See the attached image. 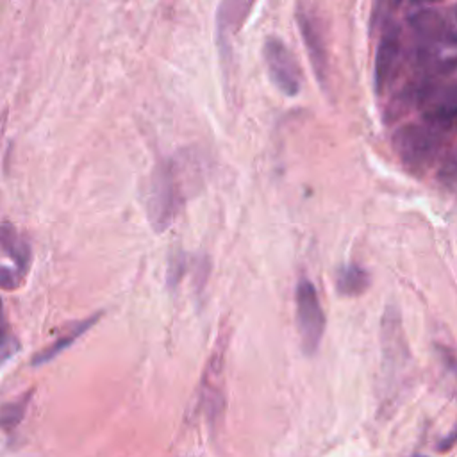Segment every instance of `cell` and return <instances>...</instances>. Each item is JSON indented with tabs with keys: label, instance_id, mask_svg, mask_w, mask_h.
Masks as SVG:
<instances>
[{
	"label": "cell",
	"instance_id": "cell-14",
	"mask_svg": "<svg viewBox=\"0 0 457 457\" xmlns=\"http://www.w3.org/2000/svg\"><path fill=\"white\" fill-rule=\"evenodd\" d=\"M27 400L29 396H21L11 403H5L4 409H2V425L5 430L16 427L20 423V420L23 418V412H25V407H27Z\"/></svg>",
	"mask_w": 457,
	"mask_h": 457
},
{
	"label": "cell",
	"instance_id": "cell-15",
	"mask_svg": "<svg viewBox=\"0 0 457 457\" xmlns=\"http://www.w3.org/2000/svg\"><path fill=\"white\" fill-rule=\"evenodd\" d=\"M441 179L446 182H457V152L441 168Z\"/></svg>",
	"mask_w": 457,
	"mask_h": 457
},
{
	"label": "cell",
	"instance_id": "cell-2",
	"mask_svg": "<svg viewBox=\"0 0 457 457\" xmlns=\"http://www.w3.org/2000/svg\"><path fill=\"white\" fill-rule=\"evenodd\" d=\"M443 129L428 123H407L393 134V146L400 161L412 171L428 170L441 154Z\"/></svg>",
	"mask_w": 457,
	"mask_h": 457
},
{
	"label": "cell",
	"instance_id": "cell-13",
	"mask_svg": "<svg viewBox=\"0 0 457 457\" xmlns=\"http://www.w3.org/2000/svg\"><path fill=\"white\" fill-rule=\"evenodd\" d=\"M370 286L368 271L359 264H345L336 275L337 293L343 296L362 295Z\"/></svg>",
	"mask_w": 457,
	"mask_h": 457
},
{
	"label": "cell",
	"instance_id": "cell-19",
	"mask_svg": "<svg viewBox=\"0 0 457 457\" xmlns=\"http://www.w3.org/2000/svg\"><path fill=\"white\" fill-rule=\"evenodd\" d=\"M412 457H425V455H412Z\"/></svg>",
	"mask_w": 457,
	"mask_h": 457
},
{
	"label": "cell",
	"instance_id": "cell-5",
	"mask_svg": "<svg viewBox=\"0 0 457 457\" xmlns=\"http://www.w3.org/2000/svg\"><path fill=\"white\" fill-rule=\"evenodd\" d=\"M262 55L273 86L284 96H296L302 89V71L293 52L284 45L282 39L270 36L264 41Z\"/></svg>",
	"mask_w": 457,
	"mask_h": 457
},
{
	"label": "cell",
	"instance_id": "cell-4",
	"mask_svg": "<svg viewBox=\"0 0 457 457\" xmlns=\"http://www.w3.org/2000/svg\"><path fill=\"white\" fill-rule=\"evenodd\" d=\"M295 305H296V323L302 350L307 355H314L320 348L325 332V312L318 291L311 280L305 277L298 280L295 289Z\"/></svg>",
	"mask_w": 457,
	"mask_h": 457
},
{
	"label": "cell",
	"instance_id": "cell-11",
	"mask_svg": "<svg viewBox=\"0 0 457 457\" xmlns=\"http://www.w3.org/2000/svg\"><path fill=\"white\" fill-rule=\"evenodd\" d=\"M253 0H223L218 9V43L223 45L230 34L237 32V27L243 23L248 14Z\"/></svg>",
	"mask_w": 457,
	"mask_h": 457
},
{
	"label": "cell",
	"instance_id": "cell-8",
	"mask_svg": "<svg viewBox=\"0 0 457 457\" xmlns=\"http://www.w3.org/2000/svg\"><path fill=\"white\" fill-rule=\"evenodd\" d=\"M402 55V39H400V29L396 25H389L380 37V43L377 46L375 54V89L377 93H382L389 80L395 75V70L400 62Z\"/></svg>",
	"mask_w": 457,
	"mask_h": 457
},
{
	"label": "cell",
	"instance_id": "cell-17",
	"mask_svg": "<svg viewBox=\"0 0 457 457\" xmlns=\"http://www.w3.org/2000/svg\"><path fill=\"white\" fill-rule=\"evenodd\" d=\"M412 4H423V2H434V0H411Z\"/></svg>",
	"mask_w": 457,
	"mask_h": 457
},
{
	"label": "cell",
	"instance_id": "cell-12",
	"mask_svg": "<svg viewBox=\"0 0 457 457\" xmlns=\"http://www.w3.org/2000/svg\"><path fill=\"white\" fill-rule=\"evenodd\" d=\"M98 320V314L96 316H91L87 320H82V321H75L68 327V330L61 336H57V339L48 345L45 350H41L37 355H34L32 359V364L37 366V364H43V362H48L52 361L55 355H59L66 346H70L75 339H79V336H82L87 328H91V325Z\"/></svg>",
	"mask_w": 457,
	"mask_h": 457
},
{
	"label": "cell",
	"instance_id": "cell-10",
	"mask_svg": "<svg viewBox=\"0 0 457 457\" xmlns=\"http://www.w3.org/2000/svg\"><path fill=\"white\" fill-rule=\"evenodd\" d=\"M409 25L421 43H427L430 46L457 45V34L452 30L446 20L432 9L414 12L409 18Z\"/></svg>",
	"mask_w": 457,
	"mask_h": 457
},
{
	"label": "cell",
	"instance_id": "cell-1",
	"mask_svg": "<svg viewBox=\"0 0 457 457\" xmlns=\"http://www.w3.org/2000/svg\"><path fill=\"white\" fill-rule=\"evenodd\" d=\"M380 346V400L384 409H391L393 405H396L400 395L407 386L412 364L409 343L402 325V316L393 305H389L382 316Z\"/></svg>",
	"mask_w": 457,
	"mask_h": 457
},
{
	"label": "cell",
	"instance_id": "cell-9",
	"mask_svg": "<svg viewBox=\"0 0 457 457\" xmlns=\"http://www.w3.org/2000/svg\"><path fill=\"white\" fill-rule=\"evenodd\" d=\"M296 21H298V29L303 37V43H305V50L309 54L311 66L316 73V79L321 86H325L328 80V59H327V46L323 41L321 29H320L316 18H312L303 9L298 11Z\"/></svg>",
	"mask_w": 457,
	"mask_h": 457
},
{
	"label": "cell",
	"instance_id": "cell-6",
	"mask_svg": "<svg viewBox=\"0 0 457 457\" xmlns=\"http://www.w3.org/2000/svg\"><path fill=\"white\" fill-rule=\"evenodd\" d=\"M420 102L425 104V121L443 130L457 123V82L436 91L425 87V91L420 93Z\"/></svg>",
	"mask_w": 457,
	"mask_h": 457
},
{
	"label": "cell",
	"instance_id": "cell-7",
	"mask_svg": "<svg viewBox=\"0 0 457 457\" xmlns=\"http://www.w3.org/2000/svg\"><path fill=\"white\" fill-rule=\"evenodd\" d=\"M2 250L12 262V268H2V287L14 289L30 268V246L16 228L5 223L2 228Z\"/></svg>",
	"mask_w": 457,
	"mask_h": 457
},
{
	"label": "cell",
	"instance_id": "cell-3",
	"mask_svg": "<svg viewBox=\"0 0 457 457\" xmlns=\"http://www.w3.org/2000/svg\"><path fill=\"white\" fill-rule=\"evenodd\" d=\"M180 204H182V195H180V187H179L173 166L171 164L159 166L152 177L148 200H146L148 220L155 232H162L173 223L180 209Z\"/></svg>",
	"mask_w": 457,
	"mask_h": 457
},
{
	"label": "cell",
	"instance_id": "cell-18",
	"mask_svg": "<svg viewBox=\"0 0 457 457\" xmlns=\"http://www.w3.org/2000/svg\"><path fill=\"white\" fill-rule=\"evenodd\" d=\"M455 20H457V5H455Z\"/></svg>",
	"mask_w": 457,
	"mask_h": 457
},
{
	"label": "cell",
	"instance_id": "cell-16",
	"mask_svg": "<svg viewBox=\"0 0 457 457\" xmlns=\"http://www.w3.org/2000/svg\"><path fill=\"white\" fill-rule=\"evenodd\" d=\"M455 443H457V423H455L453 430H452V432H448V434H446V437H443V439L439 441V445H437V446H439V450H441V452H446V450H448V448H452Z\"/></svg>",
	"mask_w": 457,
	"mask_h": 457
}]
</instances>
